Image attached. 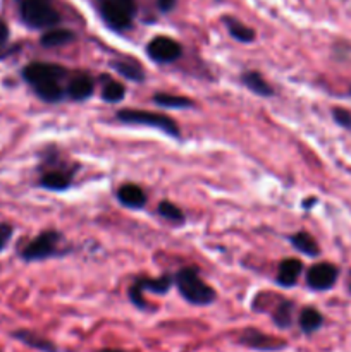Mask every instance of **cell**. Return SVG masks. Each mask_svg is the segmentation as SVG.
<instances>
[{
	"label": "cell",
	"instance_id": "cell-1",
	"mask_svg": "<svg viewBox=\"0 0 351 352\" xmlns=\"http://www.w3.org/2000/svg\"><path fill=\"white\" fill-rule=\"evenodd\" d=\"M176 285L182 298L191 305L206 306L215 301V291L200 278L196 268H182L176 275Z\"/></svg>",
	"mask_w": 351,
	"mask_h": 352
},
{
	"label": "cell",
	"instance_id": "cell-2",
	"mask_svg": "<svg viewBox=\"0 0 351 352\" xmlns=\"http://www.w3.org/2000/svg\"><path fill=\"white\" fill-rule=\"evenodd\" d=\"M98 9L112 30L124 31L133 23L136 3L134 0H98Z\"/></svg>",
	"mask_w": 351,
	"mask_h": 352
},
{
	"label": "cell",
	"instance_id": "cell-3",
	"mask_svg": "<svg viewBox=\"0 0 351 352\" xmlns=\"http://www.w3.org/2000/svg\"><path fill=\"white\" fill-rule=\"evenodd\" d=\"M21 17L31 28H52L61 21L50 0H19Z\"/></svg>",
	"mask_w": 351,
	"mask_h": 352
},
{
	"label": "cell",
	"instance_id": "cell-4",
	"mask_svg": "<svg viewBox=\"0 0 351 352\" xmlns=\"http://www.w3.org/2000/svg\"><path fill=\"white\" fill-rule=\"evenodd\" d=\"M117 119L126 124L157 127V129L165 131L171 136H179V127L176 126L174 120L167 116H162V113L147 112V110H120V112H117Z\"/></svg>",
	"mask_w": 351,
	"mask_h": 352
},
{
	"label": "cell",
	"instance_id": "cell-5",
	"mask_svg": "<svg viewBox=\"0 0 351 352\" xmlns=\"http://www.w3.org/2000/svg\"><path fill=\"white\" fill-rule=\"evenodd\" d=\"M172 287V278L160 277V278H141L136 280L129 289V298L136 308L145 309L147 302L143 299V291L155 292V294H165Z\"/></svg>",
	"mask_w": 351,
	"mask_h": 352
},
{
	"label": "cell",
	"instance_id": "cell-6",
	"mask_svg": "<svg viewBox=\"0 0 351 352\" xmlns=\"http://www.w3.org/2000/svg\"><path fill=\"white\" fill-rule=\"evenodd\" d=\"M181 45L169 36H157L148 43L147 54L158 64H169L181 57Z\"/></svg>",
	"mask_w": 351,
	"mask_h": 352
},
{
	"label": "cell",
	"instance_id": "cell-7",
	"mask_svg": "<svg viewBox=\"0 0 351 352\" xmlns=\"http://www.w3.org/2000/svg\"><path fill=\"white\" fill-rule=\"evenodd\" d=\"M58 239H61V236L57 232H54V230H48V232L41 234V236H38L36 239H33L28 244L26 250L23 251V258L26 261L45 260V258L55 253Z\"/></svg>",
	"mask_w": 351,
	"mask_h": 352
},
{
	"label": "cell",
	"instance_id": "cell-8",
	"mask_svg": "<svg viewBox=\"0 0 351 352\" xmlns=\"http://www.w3.org/2000/svg\"><path fill=\"white\" fill-rule=\"evenodd\" d=\"M24 79L30 82L31 86L43 85V82L50 81H58V79L64 76V69L61 65L55 64H43V62H34V64H30L23 72Z\"/></svg>",
	"mask_w": 351,
	"mask_h": 352
},
{
	"label": "cell",
	"instance_id": "cell-9",
	"mask_svg": "<svg viewBox=\"0 0 351 352\" xmlns=\"http://www.w3.org/2000/svg\"><path fill=\"white\" fill-rule=\"evenodd\" d=\"M337 280V268L330 263H317L306 274V284L315 291H327Z\"/></svg>",
	"mask_w": 351,
	"mask_h": 352
},
{
	"label": "cell",
	"instance_id": "cell-10",
	"mask_svg": "<svg viewBox=\"0 0 351 352\" xmlns=\"http://www.w3.org/2000/svg\"><path fill=\"white\" fill-rule=\"evenodd\" d=\"M240 342L251 347V349L258 351H281L286 347V342H282V340L265 336V333L257 332V330H246V332H243Z\"/></svg>",
	"mask_w": 351,
	"mask_h": 352
},
{
	"label": "cell",
	"instance_id": "cell-11",
	"mask_svg": "<svg viewBox=\"0 0 351 352\" xmlns=\"http://www.w3.org/2000/svg\"><path fill=\"white\" fill-rule=\"evenodd\" d=\"M117 198L124 206H129V208H141L147 203L143 189L134 184L120 186L119 191H117Z\"/></svg>",
	"mask_w": 351,
	"mask_h": 352
},
{
	"label": "cell",
	"instance_id": "cell-12",
	"mask_svg": "<svg viewBox=\"0 0 351 352\" xmlns=\"http://www.w3.org/2000/svg\"><path fill=\"white\" fill-rule=\"evenodd\" d=\"M301 261L295 260V258H289V260H284L281 265H279V274H277V282L284 287H291V285L296 284L299 274H301Z\"/></svg>",
	"mask_w": 351,
	"mask_h": 352
},
{
	"label": "cell",
	"instance_id": "cell-13",
	"mask_svg": "<svg viewBox=\"0 0 351 352\" xmlns=\"http://www.w3.org/2000/svg\"><path fill=\"white\" fill-rule=\"evenodd\" d=\"M67 93L71 98L74 100H86L92 96L93 93V81L89 76L81 74V76H76L74 79H71L67 86Z\"/></svg>",
	"mask_w": 351,
	"mask_h": 352
},
{
	"label": "cell",
	"instance_id": "cell-14",
	"mask_svg": "<svg viewBox=\"0 0 351 352\" xmlns=\"http://www.w3.org/2000/svg\"><path fill=\"white\" fill-rule=\"evenodd\" d=\"M322 315L315 308H305L299 315V329L303 333H313L322 327Z\"/></svg>",
	"mask_w": 351,
	"mask_h": 352
},
{
	"label": "cell",
	"instance_id": "cell-15",
	"mask_svg": "<svg viewBox=\"0 0 351 352\" xmlns=\"http://www.w3.org/2000/svg\"><path fill=\"white\" fill-rule=\"evenodd\" d=\"M16 339H19L21 342H24L26 346L33 347V349H38L41 352H57L55 349L54 344L50 340L43 339V337H38L36 333H31V332H16L14 333Z\"/></svg>",
	"mask_w": 351,
	"mask_h": 352
},
{
	"label": "cell",
	"instance_id": "cell-16",
	"mask_svg": "<svg viewBox=\"0 0 351 352\" xmlns=\"http://www.w3.org/2000/svg\"><path fill=\"white\" fill-rule=\"evenodd\" d=\"M112 67L116 69L120 76H124L126 79H129V81H143V78H145L143 69H141L138 64H134V62L114 60Z\"/></svg>",
	"mask_w": 351,
	"mask_h": 352
},
{
	"label": "cell",
	"instance_id": "cell-17",
	"mask_svg": "<svg viewBox=\"0 0 351 352\" xmlns=\"http://www.w3.org/2000/svg\"><path fill=\"white\" fill-rule=\"evenodd\" d=\"M72 40H74V33L72 31L58 28V30H52L48 33H45L43 38H41V45L43 47H61V45L69 43Z\"/></svg>",
	"mask_w": 351,
	"mask_h": 352
},
{
	"label": "cell",
	"instance_id": "cell-18",
	"mask_svg": "<svg viewBox=\"0 0 351 352\" xmlns=\"http://www.w3.org/2000/svg\"><path fill=\"white\" fill-rule=\"evenodd\" d=\"M292 246L298 251H301L303 254H308V256H317L319 254V246H317L315 239H313L310 234L306 232H298L291 237Z\"/></svg>",
	"mask_w": 351,
	"mask_h": 352
},
{
	"label": "cell",
	"instance_id": "cell-19",
	"mask_svg": "<svg viewBox=\"0 0 351 352\" xmlns=\"http://www.w3.org/2000/svg\"><path fill=\"white\" fill-rule=\"evenodd\" d=\"M243 82L251 89V91L257 93V95H262V96L272 95V88L267 85V81H265L258 72H246V74H243Z\"/></svg>",
	"mask_w": 351,
	"mask_h": 352
},
{
	"label": "cell",
	"instance_id": "cell-20",
	"mask_svg": "<svg viewBox=\"0 0 351 352\" xmlns=\"http://www.w3.org/2000/svg\"><path fill=\"white\" fill-rule=\"evenodd\" d=\"M71 184V177L64 172H48L41 179V186L47 189H54V191H62V189H67Z\"/></svg>",
	"mask_w": 351,
	"mask_h": 352
},
{
	"label": "cell",
	"instance_id": "cell-21",
	"mask_svg": "<svg viewBox=\"0 0 351 352\" xmlns=\"http://www.w3.org/2000/svg\"><path fill=\"white\" fill-rule=\"evenodd\" d=\"M34 91H36V95L40 96V98H43L45 102H58V100L64 96V91H62L58 81H50L34 86Z\"/></svg>",
	"mask_w": 351,
	"mask_h": 352
},
{
	"label": "cell",
	"instance_id": "cell-22",
	"mask_svg": "<svg viewBox=\"0 0 351 352\" xmlns=\"http://www.w3.org/2000/svg\"><path fill=\"white\" fill-rule=\"evenodd\" d=\"M226 24H227V30H229V33L233 34V38H236L237 41H244V43H250V41L255 40V33L251 28L244 26V24H241L240 21L236 19H226Z\"/></svg>",
	"mask_w": 351,
	"mask_h": 352
},
{
	"label": "cell",
	"instance_id": "cell-23",
	"mask_svg": "<svg viewBox=\"0 0 351 352\" xmlns=\"http://www.w3.org/2000/svg\"><path fill=\"white\" fill-rule=\"evenodd\" d=\"M153 102L160 107H169V109H188L193 105V102L184 96H174V95H165V93H158L155 95Z\"/></svg>",
	"mask_w": 351,
	"mask_h": 352
},
{
	"label": "cell",
	"instance_id": "cell-24",
	"mask_svg": "<svg viewBox=\"0 0 351 352\" xmlns=\"http://www.w3.org/2000/svg\"><path fill=\"white\" fill-rule=\"evenodd\" d=\"M292 302L282 301L274 313V323L279 329H289L292 323Z\"/></svg>",
	"mask_w": 351,
	"mask_h": 352
},
{
	"label": "cell",
	"instance_id": "cell-25",
	"mask_svg": "<svg viewBox=\"0 0 351 352\" xmlns=\"http://www.w3.org/2000/svg\"><path fill=\"white\" fill-rule=\"evenodd\" d=\"M124 86L120 85V82L117 81H107V85L103 86V91H102V96L103 100H107V102L110 103H116V102H120V100L124 98Z\"/></svg>",
	"mask_w": 351,
	"mask_h": 352
},
{
	"label": "cell",
	"instance_id": "cell-26",
	"mask_svg": "<svg viewBox=\"0 0 351 352\" xmlns=\"http://www.w3.org/2000/svg\"><path fill=\"white\" fill-rule=\"evenodd\" d=\"M158 213H160V217H164L165 220H171V222L174 223H181L182 220H184V215H182L181 210L169 201H162L160 205H158Z\"/></svg>",
	"mask_w": 351,
	"mask_h": 352
},
{
	"label": "cell",
	"instance_id": "cell-27",
	"mask_svg": "<svg viewBox=\"0 0 351 352\" xmlns=\"http://www.w3.org/2000/svg\"><path fill=\"white\" fill-rule=\"evenodd\" d=\"M334 119L339 126L343 127H351V113L344 109H336L334 110Z\"/></svg>",
	"mask_w": 351,
	"mask_h": 352
},
{
	"label": "cell",
	"instance_id": "cell-28",
	"mask_svg": "<svg viewBox=\"0 0 351 352\" xmlns=\"http://www.w3.org/2000/svg\"><path fill=\"white\" fill-rule=\"evenodd\" d=\"M10 236H12V229L9 226H0V251L3 250Z\"/></svg>",
	"mask_w": 351,
	"mask_h": 352
},
{
	"label": "cell",
	"instance_id": "cell-29",
	"mask_svg": "<svg viewBox=\"0 0 351 352\" xmlns=\"http://www.w3.org/2000/svg\"><path fill=\"white\" fill-rule=\"evenodd\" d=\"M157 6L162 12H169L176 6V0H157Z\"/></svg>",
	"mask_w": 351,
	"mask_h": 352
},
{
	"label": "cell",
	"instance_id": "cell-30",
	"mask_svg": "<svg viewBox=\"0 0 351 352\" xmlns=\"http://www.w3.org/2000/svg\"><path fill=\"white\" fill-rule=\"evenodd\" d=\"M7 36H9V28L3 21H0V45H3L7 41Z\"/></svg>",
	"mask_w": 351,
	"mask_h": 352
},
{
	"label": "cell",
	"instance_id": "cell-31",
	"mask_svg": "<svg viewBox=\"0 0 351 352\" xmlns=\"http://www.w3.org/2000/svg\"><path fill=\"white\" fill-rule=\"evenodd\" d=\"M100 352H124V351H117V349H103V351H100Z\"/></svg>",
	"mask_w": 351,
	"mask_h": 352
},
{
	"label": "cell",
	"instance_id": "cell-32",
	"mask_svg": "<svg viewBox=\"0 0 351 352\" xmlns=\"http://www.w3.org/2000/svg\"><path fill=\"white\" fill-rule=\"evenodd\" d=\"M350 291H351V274H350Z\"/></svg>",
	"mask_w": 351,
	"mask_h": 352
}]
</instances>
